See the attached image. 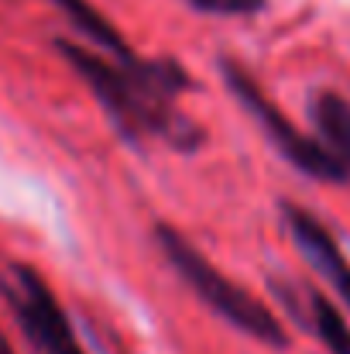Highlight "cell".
Here are the masks:
<instances>
[{"label": "cell", "mask_w": 350, "mask_h": 354, "mask_svg": "<svg viewBox=\"0 0 350 354\" xmlns=\"http://www.w3.org/2000/svg\"><path fill=\"white\" fill-rule=\"evenodd\" d=\"M0 354H17L14 348H10V341H7V334L0 330Z\"/></svg>", "instance_id": "30bf717a"}, {"label": "cell", "mask_w": 350, "mask_h": 354, "mask_svg": "<svg viewBox=\"0 0 350 354\" xmlns=\"http://www.w3.org/2000/svg\"><path fill=\"white\" fill-rule=\"evenodd\" d=\"M155 244L165 254V261L172 265V272L193 289V296L206 310H213L227 327L264 348H275V351H285L292 344V337H289L285 324L275 317V310L268 303H261L254 292H247L244 286H237L227 272H220L179 227L158 221Z\"/></svg>", "instance_id": "7a4b0ae2"}, {"label": "cell", "mask_w": 350, "mask_h": 354, "mask_svg": "<svg viewBox=\"0 0 350 354\" xmlns=\"http://www.w3.org/2000/svg\"><path fill=\"white\" fill-rule=\"evenodd\" d=\"M52 7H59L66 17H69V24L86 38V41H93L104 55H110V59H127L134 48L127 45V38L120 35V28H117L110 17H104L90 0H48Z\"/></svg>", "instance_id": "ba28073f"}, {"label": "cell", "mask_w": 350, "mask_h": 354, "mask_svg": "<svg viewBox=\"0 0 350 354\" xmlns=\"http://www.w3.org/2000/svg\"><path fill=\"white\" fill-rule=\"evenodd\" d=\"M278 210H282V224H285L289 237L295 241L299 254H302V258L309 261V268L333 289V296L340 299V306L350 313V258L344 254L340 241L333 237V231H330L316 214H309V210L299 207V203H289V200H285Z\"/></svg>", "instance_id": "5b68a950"}, {"label": "cell", "mask_w": 350, "mask_h": 354, "mask_svg": "<svg viewBox=\"0 0 350 354\" xmlns=\"http://www.w3.org/2000/svg\"><path fill=\"white\" fill-rule=\"evenodd\" d=\"M220 69V80L224 86L231 90V97L244 107V114H251L254 124L264 131V138L275 145V151L295 169L302 172L306 179H316V183H347V176L340 172V165L320 148V141L306 131H299L289 114L261 90V83L251 76V69H244L237 59L224 55L217 62Z\"/></svg>", "instance_id": "3957f363"}, {"label": "cell", "mask_w": 350, "mask_h": 354, "mask_svg": "<svg viewBox=\"0 0 350 354\" xmlns=\"http://www.w3.org/2000/svg\"><path fill=\"white\" fill-rule=\"evenodd\" d=\"M182 3L200 14H213V17H247L268 7V0H182Z\"/></svg>", "instance_id": "9c48e42d"}, {"label": "cell", "mask_w": 350, "mask_h": 354, "mask_svg": "<svg viewBox=\"0 0 350 354\" xmlns=\"http://www.w3.org/2000/svg\"><path fill=\"white\" fill-rule=\"evenodd\" d=\"M55 52L86 83L124 141H155L172 151H196L203 145V127L179 107V100L193 90V76L179 59H144L137 52L127 59H110L69 38H55Z\"/></svg>", "instance_id": "6da1fadb"}, {"label": "cell", "mask_w": 350, "mask_h": 354, "mask_svg": "<svg viewBox=\"0 0 350 354\" xmlns=\"http://www.w3.org/2000/svg\"><path fill=\"white\" fill-rule=\"evenodd\" d=\"M278 292V299L299 317L306 320V327L320 337V344L330 354H350V324L344 320V313L316 289H292L275 282L271 286Z\"/></svg>", "instance_id": "8992f818"}, {"label": "cell", "mask_w": 350, "mask_h": 354, "mask_svg": "<svg viewBox=\"0 0 350 354\" xmlns=\"http://www.w3.org/2000/svg\"><path fill=\"white\" fill-rule=\"evenodd\" d=\"M309 124L320 148L340 165L350 183V100L337 90H316L309 97Z\"/></svg>", "instance_id": "52a82bcc"}, {"label": "cell", "mask_w": 350, "mask_h": 354, "mask_svg": "<svg viewBox=\"0 0 350 354\" xmlns=\"http://www.w3.org/2000/svg\"><path fill=\"white\" fill-rule=\"evenodd\" d=\"M0 299L38 354H86L69 313L35 265L10 261L0 272Z\"/></svg>", "instance_id": "277c9868"}]
</instances>
